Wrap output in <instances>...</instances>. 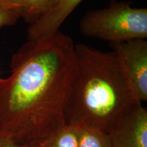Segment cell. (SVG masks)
I'll return each instance as SVG.
<instances>
[{
  "mask_svg": "<svg viewBox=\"0 0 147 147\" xmlns=\"http://www.w3.org/2000/svg\"><path fill=\"white\" fill-rule=\"evenodd\" d=\"M110 147H147V110L137 104L108 134Z\"/></svg>",
  "mask_w": 147,
  "mask_h": 147,
  "instance_id": "cell-5",
  "label": "cell"
},
{
  "mask_svg": "<svg viewBox=\"0 0 147 147\" xmlns=\"http://www.w3.org/2000/svg\"><path fill=\"white\" fill-rule=\"evenodd\" d=\"M76 73L66 103L65 124L108 134L140 103L127 71L114 51L75 45ZM142 104V103H141Z\"/></svg>",
  "mask_w": 147,
  "mask_h": 147,
  "instance_id": "cell-2",
  "label": "cell"
},
{
  "mask_svg": "<svg viewBox=\"0 0 147 147\" xmlns=\"http://www.w3.org/2000/svg\"><path fill=\"white\" fill-rule=\"evenodd\" d=\"M16 7L25 22L32 25L56 8L61 0H8Z\"/></svg>",
  "mask_w": 147,
  "mask_h": 147,
  "instance_id": "cell-7",
  "label": "cell"
},
{
  "mask_svg": "<svg viewBox=\"0 0 147 147\" xmlns=\"http://www.w3.org/2000/svg\"><path fill=\"white\" fill-rule=\"evenodd\" d=\"M82 0H61L55 8L27 29V40H38L59 32L61 25Z\"/></svg>",
  "mask_w": 147,
  "mask_h": 147,
  "instance_id": "cell-6",
  "label": "cell"
},
{
  "mask_svg": "<svg viewBox=\"0 0 147 147\" xmlns=\"http://www.w3.org/2000/svg\"><path fill=\"white\" fill-rule=\"evenodd\" d=\"M21 18V14L16 7L8 0H0V28L15 25Z\"/></svg>",
  "mask_w": 147,
  "mask_h": 147,
  "instance_id": "cell-10",
  "label": "cell"
},
{
  "mask_svg": "<svg viewBox=\"0 0 147 147\" xmlns=\"http://www.w3.org/2000/svg\"><path fill=\"white\" fill-rule=\"evenodd\" d=\"M38 147H78L76 127L65 125Z\"/></svg>",
  "mask_w": 147,
  "mask_h": 147,
  "instance_id": "cell-9",
  "label": "cell"
},
{
  "mask_svg": "<svg viewBox=\"0 0 147 147\" xmlns=\"http://www.w3.org/2000/svg\"><path fill=\"white\" fill-rule=\"evenodd\" d=\"M75 127L78 147H110L108 134L89 127Z\"/></svg>",
  "mask_w": 147,
  "mask_h": 147,
  "instance_id": "cell-8",
  "label": "cell"
},
{
  "mask_svg": "<svg viewBox=\"0 0 147 147\" xmlns=\"http://www.w3.org/2000/svg\"><path fill=\"white\" fill-rule=\"evenodd\" d=\"M80 32L88 38L120 43L147 38V9L131 2L110 1L107 8L89 10L79 22Z\"/></svg>",
  "mask_w": 147,
  "mask_h": 147,
  "instance_id": "cell-3",
  "label": "cell"
},
{
  "mask_svg": "<svg viewBox=\"0 0 147 147\" xmlns=\"http://www.w3.org/2000/svg\"><path fill=\"white\" fill-rule=\"evenodd\" d=\"M125 68L140 102L147 101V41L136 39L110 44Z\"/></svg>",
  "mask_w": 147,
  "mask_h": 147,
  "instance_id": "cell-4",
  "label": "cell"
},
{
  "mask_svg": "<svg viewBox=\"0 0 147 147\" xmlns=\"http://www.w3.org/2000/svg\"><path fill=\"white\" fill-rule=\"evenodd\" d=\"M0 147H38L30 145H22L10 140L4 136L0 135Z\"/></svg>",
  "mask_w": 147,
  "mask_h": 147,
  "instance_id": "cell-11",
  "label": "cell"
},
{
  "mask_svg": "<svg viewBox=\"0 0 147 147\" xmlns=\"http://www.w3.org/2000/svg\"><path fill=\"white\" fill-rule=\"evenodd\" d=\"M10 67V74L0 78V135L39 146L65 125L76 73L75 44L59 31L27 40L12 55Z\"/></svg>",
  "mask_w": 147,
  "mask_h": 147,
  "instance_id": "cell-1",
  "label": "cell"
}]
</instances>
